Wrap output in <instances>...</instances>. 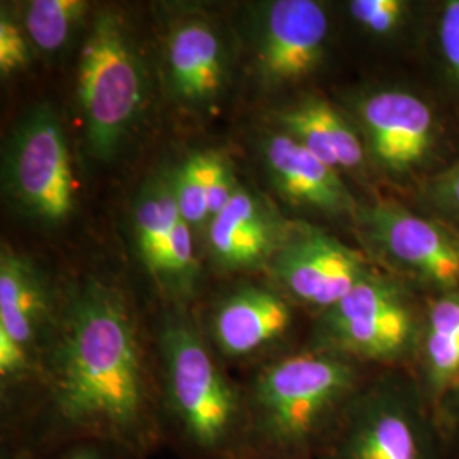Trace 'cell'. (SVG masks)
<instances>
[{
    "instance_id": "6da1fadb",
    "label": "cell",
    "mask_w": 459,
    "mask_h": 459,
    "mask_svg": "<svg viewBox=\"0 0 459 459\" xmlns=\"http://www.w3.org/2000/svg\"><path fill=\"white\" fill-rule=\"evenodd\" d=\"M2 441L45 449L96 439L148 459L164 447L157 364L130 298L85 279L62 293V310L39 386Z\"/></svg>"
},
{
    "instance_id": "7a4b0ae2",
    "label": "cell",
    "mask_w": 459,
    "mask_h": 459,
    "mask_svg": "<svg viewBox=\"0 0 459 459\" xmlns=\"http://www.w3.org/2000/svg\"><path fill=\"white\" fill-rule=\"evenodd\" d=\"M153 342L164 447L181 459H248L244 385L230 377L195 315L167 307Z\"/></svg>"
},
{
    "instance_id": "3957f363",
    "label": "cell",
    "mask_w": 459,
    "mask_h": 459,
    "mask_svg": "<svg viewBox=\"0 0 459 459\" xmlns=\"http://www.w3.org/2000/svg\"><path fill=\"white\" fill-rule=\"evenodd\" d=\"M366 366L303 345L246 379L248 459H315L352 398Z\"/></svg>"
},
{
    "instance_id": "277c9868",
    "label": "cell",
    "mask_w": 459,
    "mask_h": 459,
    "mask_svg": "<svg viewBox=\"0 0 459 459\" xmlns=\"http://www.w3.org/2000/svg\"><path fill=\"white\" fill-rule=\"evenodd\" d=\"M443 429L420 385L369 377L315 459H444Z\"/></svg>"
},
{
    "instance_id": "5b68a950",
    "label": "cell",
    "mask_w": 459,
    "mask_h": 459,
    "mask_svg": "<svg viewBox=\"0 0 459 459\" xmlns=\"http://www.w3.org/2000/svg\"><path fill=\"white\" fill-rule=\"evenodd\" d=\"M422 318L400 281L371 269L341 301L315 316L305 344L362 366H405L415 361Z\"/></svg>"
},
{
    "instance_id": "8992f818",
    "label": "cell",
    "mask_w": 459,
    "mask_h": 459,
    "mask_svg": "<svg viewBox=\"0 0 459 459\" xmlns=\"http://www.w3.org/2000/svg\"><path fill=\"white\" fill-rule=\"evenodd\" d=\"M145 74L121 19L100 13L81 51L77 98L92 153L113 157L142 109Z\"/></svg>"
},
{
    "instance_id": "52a82bcc",
    "label": "cell",
    "mask_w": 459,
    "mask_h": 459,
    "mask_svg": "<svg viewBox=\"0 0 459 459\" xmlns=\"http://www.w3.org/2000/svg\"><path fill=\"white\" fill-rule=\"evenodd\" d=\"M9 195L28 213L60 223L74 212V174L65 133L49 106L22 117L5 155Z\"/></svg>"
},
{
    "instance_id": "ba28073f",
    "label": "cell",
    "mask_w": 459,
    "mask_h": 459,
    "mask_svg": "<svg viewBox=\"0 0 459 459\" xmlns=\"http://www.w3.org/2000/svg\"><path fill=\"white\" fill-rule=\"evenodd\" d=\"M295 303L279 290L246 284L220 296L197 325L223 364H250L252 371L290 354ZM195 315V313H193Z\"/></svg>"
},
{
    "instance_id": "9c48e42d",
    "label": "cell",
    "mask_w": 459,
    "mask_h": 459,
    "mask_svg": "<svg viewBox=\"0 0 459 459\" xmlns=\"http://www.w3.org/2000/svg\"><path fill=\"white\" fill-rule=\"evenodd\" d=\"M369 271L358 250L310 223H290L269 261L279 291L313 318L341 301Z\"/></svg>"
},
{
    "instance_id": "30bf717a",
    "label": "cell",
    "mask_w": 459,
    "mask_h": 459,
    "mask_svg": "<svg viewBox=\"0 0 459 459\" xmlns=\"http://www.w3.org/2000/svg\"><path fill=\"white\" fill-rule=\"evenodd\" d=\"M362 237L407 278L441 293L459 290V235L394 203L359 212Z\"/></svg>"
},
{
    "instance_id": "8fae6325",
    "label": "cell",
    "mask_w": 459,
    "mask_h": 459,
    "mask_svg": "<svg viewBox=\"0 0 459 459\" xmlns=\"http://www.w3.org/2000/svg\"><path fill=\"white\" fill-rule=\"evenodd\" d=\"M371 157L385 172L403 178L426 164L436 143V116L407 91H377L358 104Z\"/></svg>"
},
{
    "instance_id": "7c38bea8",
    "label": "cell",
    "mask_w": 459,
    "mask_h": 459,
    "mask_svg": "<svg viewBox=\"0 0 459 459\" xmlns=\"http://www.w3.org/2000/svg\"><path fill=\"white\" fill-rule=\"evenodd\" d=\"M60 310L62 296H56L31 264L4 247L0 254V335L24 352L33 366L38 386Z\"/></svg>"
},
{
    "instance_id": "4fadbf2b",
    "label": "cell",
    "mask_w": 459,
    "mask_h": 459,
    "mask_svg": "<svg viewBox=\"0 0 459 459\" xmlns=\"http://www.w3.org/2000/svg\"><path fill=\"white\" fill-rule=\"evenodd\" d=\"M328 34V17L313 0H276L264 17L257 49L265 83L284 85L308 77L320 64Z\"/></svg>"
},
{
    "instance_id": "5bb4252c",
    "label": "cell",
    "mask_w": 459,
    "mask_h": 459,
    "mask_svg": "<svg viewBox=\"0 0 459 459\" xmlns=\"http://www.w3.org/2000/svg\"><path fill=\"white\" fill-rule=\"evenodd\" d=\"M288 229L290 223L276 218L259 197L237 187L225 210L210 220L212 257L225 271L252 269L265 261L269 264Z\"/></svg>"
},
{
    "instance_id": "9a60e30c",
    "label": "cell",
    "mask_w": 459,
    "mask_h": 459,
    "mask_svg": "<svg viewBox=\"0 0 459 459\" xmlns=\"http://www.w3.org/2000/svg\"><path fill=\"white\" fill-rule=\"evenodd\" d=\"M264 160L279 195L299 206L328 214L351 213L354 199L341 174L316 159L288 133L264 142Z\"/></svg>"
},
{
    "instance_id": "2e32d148",
    "label": "cell",
    "mask_w": 459,
    "mask_h": 459,
    "mask_svg": "<svg viewBox=\"0 0 459 459\" xmlns=\"http://www.w3.org/2000/svg\"><path fill=\"white\" fill-rule=\"evenodd\" d=\"M419 385L436 411L459 388V290L434 298L422 318Z\"/></svg>"
},
{
    "instance_id": "e0dca14e",
    "label": "cell",
    "mask_w": 459,
    "mask_h": 459,
    "mask_svg": "<svg viewBox=\"0 0 459 459\" xmlns=\"http://www.w3.org/2000/svg\"><path fill=\"white\" fill-rule=\"evenodd\" d=\"M167 64L176 94L189 102H206L223 85V51L218 34L199 21L179 24L169 38Z\"/></svg>"
},
{
    "instance_id": "ac0fdd59",
    "label": "cell",
    "mask_w": 459,
    "mask_h": 459,
    "mask_svg": "<svg viewBox=\"0 0 459 459\" xmlns=\"http://www.w3.org/2000/svg\"><path fill=\"white\" fill-rule=\"evenodd\" d=\"M278 121L299 145L337 172L358 169L364 160L359 136L324 99H303L281 111Z\"/></svg>"
},
{
    "instance_id": "d6986e66",
    "label": "cell",
    "mask_w": 459,
    "mask_h": 459,
    "mask_svg": "<svg viewBox=\"0 0 459 459\" xmlns=\"http://www.w3.org/2000/svg\"><path fill=\"white\" fill-rule=\"evenodd\" d=\"M184 218L176 199L172 178L159 176L147 182L134 201L133 225L138 252L148 273L159 281L169 240Z\"/></svg>"
},
{
    "instance_id": "ffe728a7",
    "label": "cell",
    "mask_w": 459,
    "mask_h": 459,
    "mask_svg": "<svg viewBox=\"0 0 459 459\" xmlns=\"http://www.w3.org/2000/svg\"><path fill=\"white\" fill-rule=\"evenodd\" d=\"M85 11L83 0H33L24 16L28 38L45 53L58 51Z\"/></svg>"
},
{
    "instance_id": "44dd1931",
    "label": "cell",
    "mask_w": 459,
    "mask_h": 459,
    "mask_svg": "<svg viewBox=\"0 0 459 459\" xmlns=\"http://www.w3.org/2000/svg\"><path fill=\"white\" fill-rule=\"evenodd\" d=\"M221 159L213 152H196L170 176L181 214L191 227L210 220L208 191Z\"/></svg>"
},
{
    "instance_id": "7402d4cb",
    "label": "cell",
    "mask_w": 459,
    "mask_h": 459,
    "mask_svg": "<svg viewBox=\"0 0 459 459\" xmlns=\"http://www.w3.org/2000/svg\"><path fill=\"white\" fill-rule=\"evenodd\" d=\"M349 11L366 31L388 36L403 24L409 4L402 0H354L349 4Z\"/></svg>"
},
{
    "instance_id": "603a6c76",
    "label": "cell",
    "mask_w": 459,
    "mask_h": 459,
    "mask_svg": "<svg viewBox=\"0 0 459 459\" xmlns=\"http://www.w3.org/2000/svg\"><path fill=\"white\" fill-rule=\"evenodd\" d=\"M33 451L36 459H145L117 444L96 439L68 441Z\"/></svg>"
},
{
    "instance_id": "cb8c5ba5",
    "label": "cell",
    "mask_w": 459,
    "mask_h": 459,
    "mask_svg": "<svg viewBox=\"0 0 459 459\" xmlns=\"http://www.w3.org/2000/svg\"><path fill=\"white\" fill-rule=\"evenodd\" d=\"M30 62V45L11 14L2 9L0 14V74L9 77Z\"/></svg>"
},
{
    "instance_id": "d4e9b609",
    "label": "cell",
    "mask_w": 459,
    "mask_h": 459,
    "mask_svg": "<svg viewBox=\"0 0 459 459\" xmlns=\"http://www.w3.org/2000/svg\"><path fill=\"white\" fill-rule=\"evenodd\" d=\"M427 195L434 208L459 231V160L430 182Z\"/></svg>"
},
{
    "instance_id": "484cf974",
    "label": "cell",
    "mask_w": 459,
    "mask_h": 459,
    "mask_svg": "<svg viewBox=\"0 0 459 459\" xmlns=\"http://www.w3.org/2000/svg\"><path fill=\"white\" fill-rule=\"evenodd\" d=\"M437 38L444 62L459 87V0L446 2L439 17Z\"/></svg>"
},
{
    "instance_id": "4316f807",
    "label": "cell",
    "mask_w": 459,
    "mask_h": 459,
    "mask_svg": "<svg viewBox=\"0 0 459 459\" xmlns=\"http://www.w3.org/2000/svg\"><path fill=\"white\" fill-rule=\"evenodd\" d=\"M237 187H238V184L235 182V178L230 170L229 164L225 162V159H221L220 164L216 167V170H214L213 179H212L210 191H208L210 220L225 210V206L229 204L231 197L235 195Z\"/></svg>"
},
{
    "instance_id": "83f0119b",
    "label": "cell",
    "mask_w": 459,
    "mask_h": 459,
    "mask_svg": "<svg viewBox=\"0 0 459 459\" xmlns=\"http://www.w3.org/2000/svg\"><path fill=\"white\" fill-rule=\"evenodd\" d=\"M446 446L459 455V388L444 402L437 413Z\"/></svg>"
},
{
    "instance_id": "f1b7e54d",
    "label": "cell",
    "mask_w": 459,
    "mask_h": 459,
    "mask_svg": "<svg viewBox=\"0 0 459 459\" xmlns=\"http://www.w3.org/2000/svg\"><path fill=\"white\" fill-rule=\"evenodd\" d=\"M0 459H36V453L31 447L14 441H2Z\"/></svg>"
}]
</instances>
